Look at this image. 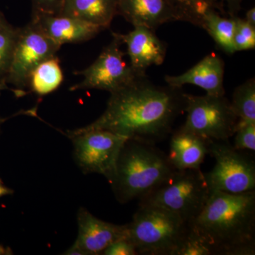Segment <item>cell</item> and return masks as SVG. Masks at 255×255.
Returning a JSON list of instances; mask_svg holds the SVG:
<instances>
[{
  "label": "cell",
  "instance_id": "d6a6232c",
  "mask_svg": "<svg viewBox=\"0 0 255 255\" xmlns=\"http://www.w3.org/2000/svg\"><path fill=\"white\" fill-rule=\"evenodd\" d=\"M6 23H8V21H6V18H5L4 15H3L2 13L0 11V28L2 27L3 26H4Z\"/></svg>",
  "mask_w": 255,
  "mask_h": 255
},
{
  "label": "cell",
  "instance_id": "277c9868",
  "mask_svg": "<svg viewBox=\"0 0 255 255\" xmlns=\"http://www.w3.org/2000/svg\"><path fill=\"white\" fill-rule=\"evenodd\" d=\"M127 226V238L138 255H178L190 226L177 215L158 206L139 205Z\"/></svg>",
  "mask_w": 255,
  "mask_h": 255
},
{
  "label": "cell",
  "instance_id": "836d02e7",
  "mask_svg": "<svg viewBox=\"0 0 255 255\" xmlns=\"http://www.w3.org/2000/svg\"><path fill=\"white\" fill-rule=\"evenodd\" d=\"M7 89H9L7 87V85L0 83V94H1V92L2 91V90H7Z\"/></svg>",
  "mask_w": 255,
  "mask_h": 255
},
{
  "label": "cell",
  "instance_id": "7a4b0ae2",
  "mask_svg": "<svg viewBox=\"0 0 255 255\" xmlns=\"http://www.w3.org/2000/svg\"><path fill=\"white\" fill-rule=\"evenodd\" d=\"M189 226L211 255H254L255 191L211 193Z\"/></svg>",
  "mask_w": 255,
  "mask_h": 255
},
{
  "label": "cell",
  "instance_id": "4316f807",
  "mask_svg": "<svg viewBox=\"0 0 255 255\" xmlns=\"http://www.w3.org/2000/svg\"><path fill=\"white\" fill-rule=\"evenodd\" d=\"M104 255H138L135 247L128 238H122L113 242L102 253Z\"/></svg>",
  "mask_w": 255,
  "mask_h": 255
},
{
  "label": "cell",
  "instance_id": "e0dca14e",
  "mask_svg": "<svg viewBox=\"0 0 255 255\" xmlns=\"http://www.w3.org/2000/svg\"><path fill=\"white\" fill-rule=\"evenodd\" d=\"M119 0H65L59 14L107 29L118 14Z\"/></svg>",
  "mask_w": 255,
  "mask_h": 255
},
{
  "label": "cell",
  "instance_id": "ba28073f",
  "mask_svg": "<svg viewBox=\"0 0 255 255\" xmlns=\"http://www.w3.org/2000/svg\"><path fill=\"white\" fill-rule=\"evenodd\" d=\"M75 163L84 174H98L109 182L115 172L119 153L127 137L105 130H68Z\"/></svg>",
  "mask_w": 255,
  "mask_h": 255
},
{
  "label": "cell",
  "instance_id": "3957f363",
  "mask_svg": "<svg viewBox=\"0 0 255 255\" xmlns=\"http://www.w3.org/2000/svg\"><path fill=\"white\" fill-rule=\"evenodd\" d=\"M175 170L168 156L155 144L127 139L110 184L117 200L127 204L148 195Z\"/></svg>",
  "mask_w": 255,
  "mask_h": 255
},
{
  "label": "cell",
  "instance_id": "30bf717a",
  "mask_svg": "<svg viewBox=\"0 0 255 255\" xmlns=\"http://www.w3.org/2000/svg\"><path fill=\"white\" fill-rule=\"evenodd\" d=\"M113 39L104 48L100 56L88 68L75 72L83 76L81 82L70 87V91L80 90H105L112 93L131 83L134 80L146 76L137 73L124 60V53L121 50L122 42L116 33H112Z\"/></svg>",
  "mask_w": 255,
  "mask_h": 255
},
{
  "label": "cell",
  "instance_id": "ffe728a7",
  "mask_svg": "<svg viewBox=\"0 0 255 255\" xmlns=\"http://www.w3.org/2000/svg\"><path fill=\"white\" fill-rule=\"evenodd\" d=\"M179 15L180 21L201 26L204 15L216 10L223 14V6L218 0H169Z\"/></svg>",
  "mask_w": 255,
  "mask_h": 255
},
{
  "label": "cell",
  "instance_id": "5b68a950",
  "mask_svg": "<svg viewBox=\"0 0 255 255\" xmlns=\"http://www.w3.org/2000/svg\"><path fill=\"white\" fill-rule=\"evenodd\" d=\"M210 196L201 169L175 171L157 189L140 199L139 205L158 206L174 213L190 226Z\"/></svg>",
  "mask_w": 255,
  "mask_h": 255
},
{
  "label": "cell",
  "instance_id": "2e32d148",
  "mask_svg": "<svg viewBox=\"0 0 255 255\" xmlns=\"http://www.w3.org/2000/svg\"><path fill=\"white\" fill-rule=\"evenodd\" d=\"M211 141L180 128L171 137L169 162L177 170L201 169Z\"/></svg>",
  "mask_w": 255,
  "mask_h": 255
},
{
  "label": "cell",
  "instance_id": "44dd1931",
  "mask_svg": "<svg viewBox=\"0 0 255 255\" xmlns=\"http://www.w3.org/2000/svg\"><path fill=\"white\" fill-rule=\"evenodd\" d=\"M231 105L238 122L255 124V78L250 79L236 87Z\"/></svg>",
  "mask_w": 255,
  "mask_h": 255
},
{
  "label": "cell",
  "instance_id": "d4e9b609",
  "mask_svg": "<svg viewBox=\"0 0 255 255\" xmlns=\"http://www.w3.org/2000/svg\"><path fill=\"white\" fill-rule=\"evenodd\" d=\"M178 255H211V253L209 248L190 229Z\"/></svg>",
  "mask_w": 255,
  "mask_h": 255
},
{
  "label": "cell",
  "instance_id": "9c48e42d",
  "mask_svg": "<svg viewBox=\"0 0 255 255\" xmlns=\"http://www.w3.org/2000/svg\"><path fill=\"white\" fill-rule=\"evenodd\" d=\"M60 45L46 36L31 21L18 28L17 39L6 83L14 86L16 96L26 94L30 74L37 65L56 55Z\"/></svg>",
  "mask_w": 255,
  "mask_h": 255
},
{
  "label": "cell",
  "instance_id": "d6986e66",
  "mask_svg": "<svg viewBox=\"0 0 255 255\" xmlns=\"http://www.w3.org/2000/svg\"><path fill=\"white\" fill-rule=\"evenodd\" d=\"M216 10L208 11L204 17L201 27L204 28L216 42L218 48L228 55L236 53L234 45L236 17H224Z\"/></svg>",
  "mask_w": 255,
  "mask_h": 255
},
{
  "label": "cell",
  "instance_id": "5bb4252c",
  "mask_svg": "<svg viewBox=\"0 0 255 255\" xmlns=\"http://www.w3.org/2000/svg\"><path fill=\"white\" fill-rule=\"evenodd\" d=\"M225 64L219 55H206L185 73L170 76L166 75L164 80L169 86L182 88L185 85H195L211 95H225L223 86Z\"/></svg>",
  "mask_w": 255,
  "mask_h": 255
},
{
  "label": "cell",
  "instance_id": "4dcf8cb0",
  "mask_svg": "<svg viewBox=\"0 0 255 255\" xmlns=\"http://www.w3.org/2000/svg\"><path fill=\"white\" fill-rule=\"evenodd\" d=\"M245 20L247 22L249 23L252 26L255 27V8L253 7L248 10L246 12V18Z\"/></svg>",
  "mask_w": 255,
  "mask_h": 255
},
{
  "label": "cell",
  "instance_id": "52a82bcc",
  "mask_svg": "<svg viewBox=\"0 0 255 255\" xmlns=\"http://www.w3.org/2000/svg\"><path fill=\"white\" fill-rule=\"evenodd\" d=\"M209 154L216 160L214 168L204 173L210 194L216 191L241 194L255 190L254 159L238 150L228 140L211 141Z\"/></svg>",
  "mask_w": 255,
  "mask_h": 255
},
{
  "label": "cell",
  "instance_id": "ac0fdd59",
  "mask_svg": "<svg viewBox=\"0 0 255 255\" xmlns=\"http://www.w3.org/2000/svg\"><path fill=\"white\" fill-rule=\"evenodd\" d=\"M64 75L59 58L55 55L37 65L30 74L28 87L40 97L49 95L59 88Z\"/></svg>",
  "mask_w": 255,
  "mask_h": 255
},
{
  "label": "cell",
  "instance_id": "f546056e",
  "mask_svg": "<svg viewBox=\"0 0 255 255\" xmlns=\"http://www.w3.org/2000/svg\"><path fill=\"white\" fill-rule=\"evenodd\" d=\"M13 194H14V190L11 188L6 187L0 178V198L5 196L11 195Z\"/></svg>",
  "mask_w": 255,
  "mask_h": 255
},
{
  "label": "cell",
  "instance_id": "7c38bea8",
  "mask_svg": "<svg viewBox=\"0 0 255 255\" xmlns=\"http://www.w3.org/2000/svg\"><path fill=\"white\" fill-rule=\"evenodd\" d=\"M122 43L127 45L130 66L137 73L146 74L152 65H160L165 59L167 47L156 36L155 31L142 26L126 34L116 33Z\"/></svg>",
  "mask_w": 255,
  "mask_h": 255
},
{
  "label": "cell",
  "instance_id": "cb8c5ba5",
  "mask_svg": "<svg viewBox=\"0 0 255 255\" xmlns=\"http://www.w3.org/2000/svg\"><path fill=\"white\" fill-rule=\"evenodd\" d=\"M234 146L241 150H255V124L238 122Z\"/></svg>",
  "mask_w": 255,
  "mask_h": 255
},
{
  "label": "cell",
  "instance_id": "484cf974",
  "mask_svg": "<svg viewBox=\"0 0 255 255\" xmlns=\"http://www.w3.org/2000/svg\"><path fill=\"white\" fill-rule=\"evenodd\" d=\"M31 16L39 14H59L65 0H31Z\"/></svg>",
  "mask_w": 255,
  "mask_h": 255
},
{
  "label": "cell",
  "instance_id": "7402d4cb",
  "mask_svg": "<svg viewBox=\"0 0 255 255\" xmlns=\"http://www.w3.org/2000/svg\"><path fill=\"white\" fill-rule=\"evenodd\" d=\"M18 28L9 23L0 28V83L7 85L6 78L9 73L17 39Z\"/></svg>",
  "mask_w": 255,
  "mask_h": 255
},
{
  "label": "cell",
  "instance_id": "4fadbf2b",
  "mask_svg": "<svg viewBox=\"0 0 255 255\" xmlns=\"http://www.w3.org/2000/svg\"><path fill=\"white\" fill-rule=\"evenodd\" d=\"M31 21L60 46L90 41L105 28L62 14L31 16Z\"/></svg>",
  "mask_w": 255,
  "mask_h": 255
},
{
  "label": "cell",
  "instance_id": "6da1fadb",
  "mask_svg": "<svg viewBox=\"0 0 255 255\" xmlns=\"http://www.w3.org/2000/svg\"><path fill=\"white\" fill-rule=\"evenodd\" d=\"M185 94L182 88L158 86L140 77L111 93L105 112L76 130H108L156 144L172 132L176 119L184 112Z\"/></svg>",
  "mask_w": 255,
  "mask_h": 255
},
{
  "label": "cell",
  "instance_id": "f1b7e54d",
  "mask_svg": "<svg viewBox=\"0 0 255 255\" xmlns=\"http://www.w3.org/2000/svg\"><path fill=\"white\" fill-rule=\"evenodd\" d=\"M37 114V108L36 107H33V108L30 109L28 110H21L19 112H16L13 115L9 116L7 117H2L0 116V132H1V126L3 125L9 119L14 118L15 117H18L20 115H27V116H33V117H36Z\"/></svg>",
  "mask_w": 255,
  "mask_h": 255
},
{
  "label": "cell",
  "instance_id": "8992f818",
  "mask_svg": "<svg viewBox=\"0 0 255 255\" xmlns=\"http://www.w3.org/2000/svg\"><path fill=\"white\" fill-rule=\"evenodd\" d=\"M185 100L183 129L212 141L228 140L234 135L238 119L225 95L185 94Z\"/></svg>",
  "mask_w": 255,
  "mask_h": 255
},
{
  "label": "cell",
  "instance_id": "83f0119b",
  "mask_svg": "<svg viewBox=\"0 0 255 255\" xmlns=\"http://www.w3.org/2000/svg\"><path fill=\"white\" fill-rule=\"evenodd\" d=\"M226 2L230 16H237L238 12L241 9L243 0H222Z\"/></svg>",
  "mask_w": 255,
  "mask_h": 255
},
{
  "label": "cell",
  "instance_id": "603a6c76",
  "mask_svg": "<svg viewBox=\"0 0 255 255\" xmlns=\"http://www.w3.org/2000/svg\"><path fill=\"white\" fill-rule=\"evenodd\" d=\"M234 45L236 52L255 49V27L246 20L236 17Z\"/></svg>",
  "mask_w": 255,
  "mask_h": 255
},
{
  "label": "cell",
  "instance_id": "9a60e30c",
  "mask_svg": "<svg viewBox=\"0 0 255 255\" xmlns=\"http://www.w3.org/2000/svg\"><path fill=\"white\" fill-rule=\"evenodd\" d=\"M118 14L133 26L153 31L164 23L180 21L169 0H119Z\"/></svg>",
  "mask_w": 255,
  "mask_h": 255
},
{
  "label": "cell",
  "instance_id": "8fae6325",
  "mask_svg": "<svg viewBox=\"0 0 255 255\" xmlns=\"http://www.w3.org/2000/svg\"><path fill=\"white\" fill-rule=\"evenodd\" d=\"M78 235L73 246L64 255H98L111 243L127 238V226L106 222L81 207L77 214Z\"/></svg>",
  "mask_w": 255,
  "mask_h": 255
},
{
  "label": "cell",
  "instance_id": "1f68e13d",
  "mask_svg": "<svg viewBox=\"0 0 255 255\" xmlns=\"http://www.w3.org/2000/svg\"><path fill=\"white\" fill-rule=\"evenodd\" d=\"M13 252L9 247H4L0 245V255H12Z\"/></svg>",
  "mask_w": 255,
  "mask_h": 255
}]
</instances>
